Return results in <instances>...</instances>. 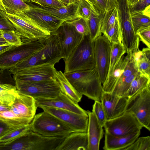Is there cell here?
I'll return each instance as SVG.
<instances>
[{
    "instance_id": "6da1fadb",
    "label": "cell",
    "mask_w": 150,
    "mask_h": 150,
    "mask_svg": "<svg viewBox=\"0 0 150 150\" xmlns=\"http://www.w3.org/2000/svg\"><path fill=\"white\" fill-rule=\"evenodd\" d=\"M62 59L60 49L55 33L49 35L44 46L33 54L20 62L9 69L11 74H15L27 67L44 64L54 65Z\"/></svg>"
},
{
    "instance_id": "7a4b0ae2",
    "label": "cell",
    "mask_w": 150,
    "mask_h": 150,
    "mask_svg": "<svg viewBox=\"0 0 150 150\" xmlns=\"http://www.w3.org/2000/svg\"><path fill=\"white\" fill-rule=\"evenodd\" d=\"M64 74L80 93L94 101H100L103 91L102 84L95 68Z\"/></svg>"
},
{
    "instance_id": "3957f363",
    "label": "cell",
    "mask_w": 150,
    "mask_h": 150,
    "mask_svg": "<svg viewBox=\"0 0 150 150\" xmlns=\"http://www.w3.org/2000/svg\"><path fill=\"white\" fill-rule=\"evenodd\" d=\"M64 60V74L95 68L93 42L89 34L83 36L78 45Z\"/></svg>"
},
{
    "instance_id": "277c9868",
    "label": "cell",
    "mask_w": 150,
    "mask_h": 150,
    "mask_svg": "<svg viewBox=\"0 0 150 150\" xmlns=\"http://www.w3.org/2000/svg\"><path fill=\"white\" fill-rule=\"evenodd\" d=\"M31 124L32 131L46 137L65 136L74 132L59 119L44 111L35 115Z\"/></svg>"
},
{
    "instance_id": "5b68a950",
    "label": "cell",
    "mask_w": 150,
    "mask_h": 150,
    "mask_svg": "<svg viewBox=\"0 0 150 150\" xmlns=\"http://www.w3.org/2000/svg\"><path fill=\"white\" fill-rule=\"evenodd\" d=\"M22 42L0 54V69H9L42 48L48 36Z\"/></svg>"
},
{
    "instance_id": "8992f818",
    "label": "cell",
    "mask_w": 150,
    "mask_h": 150,
    "mask_svg": "<svg viewBox=\"0 0 150 150\" xmlns=\"http://www.w3.org/2000/svg\"><path fill=\"white\" fill-rule=\"evenodd\" d=\"M14 80L19 92L35 99L55 97L61 91L56 79L37 82L27 81L17 79Z\"/></svg>"
},
{
    "instance_id": "52a82bcc",
    "label": "cell",
    "mask_w": 150,
    "mask_h": 150,
    "mask_svg": "<svg viewBox=\"0 0 150 150\" xmlns=\"http://www.w3.org/2000/svg\"><path fill=\"white\" fill-rule=\"evenodd\" d=\"M128 99L125 111L132 113L145 127L150 130V86Z\"/></svg>"
},
{
    "instance_id": "ba28073f",
    "label": "cell",
    "mask_w": 150,
    "mask_h": 150,
    "mask_svg": "<svg viewBox=\"0 0 150 150\" xmlns=\"http://www.w3.org/2000/svg\"><path fill=\"white\" fill-rule=\"evenodd\" d=\"M4 13L16 30L20 34L22 42L39 39L51 34L37 25L22 12L17 15Z\"/></svg>"
},
{
    "instance_id": "9c48e42d",
    "label": "cell",
    "mask_w": 150,
    "mask_h": 150,
    "mask_svg": "<svg viewBox=\"0 0 150 150\" xmlns=\"http://www.w3.org/2000/svg\"><path fill=\"white\" fill-rule=\"evenodd\" d=\"M103 127L105 132L113 136H120L141 131L143 127L132 113L125 111L118 117L107 120Z\"/></svg>"
},
{
    "instance_id": "30bf717a",
    "label": "cell",
    "mask_w": 150,
    "mask_h": 150,
    "mask_svg": "<svg viewBox=\"0 0 150 150\" xmlns=\"http://www.w3.org/2000/svg\"><path fill=\"white\" fill-rule=\"evenodd\" d=\"M117 0L118 13L120 19L121 42L125 49L129 50L139 45L140 40L132 26L131 14L127 0Z\"/></svg>"
},
{
    "instance_id": "8fae6325",
    "label": "cell",
    "mask_w": 150,
    "mask_h": 150,
    "mask_svg": "<svg viewBox=\"0 0 150 150\" xmlns=\"http://www.w3.org/2000/svg\"><path fill=\"white\" fill-rule=\"evenodd\" d=\"M95 69L102 84L108 75L110 60L111 43L104 35L93 41Z\"/></svg>"
},
{
    "instance_id": "7c38bea8",
    "label": "cell",
    "mask_w": 150,
    "mask_h": 150,
    "mask_svg": "<svg viewBox=\"0 0 150 150\" xmlns=\"http://www.w3.org/2000/svg\"><path fill=\"white\" fill-rule=\"evenodd\" d=\"M60 46L61 56L67 59L78 45L83 36L72 25L64 22L55 32Z\"/></svg>"
},
{
    "instance_id": "4fadbf2b",
    "label": "cell",
    "mask_w": 150,
    "mask_h": 150,
    "mask_svg": "<svg viewBox=\"0 0 150 150\" xmlns=\"http://www.w3.org/2000/svg\"><path fill=\"white\" fill-rule=\"evenodd\" d=\"M40 108L59 119L74 132H87L88 120V115L52 107L42 106Z\"/></svg>"
},
{
    "instance_id": "5bb4252c",
    "label": "cell",
    "mask_w": 150,
    "mask_h": 150,
    "mask_svg": "<svg viewBox=\"0 0 150 150\" xmlns=\"http://www.w3.org/2000/svg\"><path fill=\"white\" fill-rule=\"evenodd\" d=\"M54 65L50 64L33 66L24 69L13 75V79L37 82L56 79Z\"/></svg>"
},
{
    "instance_id": "9a60e30c",
    "label": "cell",
    "mask_w": 150,
    "mask_h": 150,
    "mask_svg": "<svg viewBox=\"0 0 150 150\" xmlns=\"http://www.w3.org/2000/svg\"><path fill=\"white\" fill-rule=\"evenodd\" d=\"M37 107L45 106L70 111L78 114L88 115L87 111L61 91L56 97L35 99Z\"/></svg>"
},
{
    "instance_id": "2e32d148",
    "label": "cell",
    "mask_w": 150,
    "mask_h": 150,
    "mask_svg": "<svg viewBox=\"0 0 150 150\" xmlns=\"http://www.w3.org/2000/svg\"><path fill=\"white\" fill-rule=\"evenodd\" d=\"M22 12L37 25L51 33H55L65 21L63 19L30 6L29 10Z\"/></svg>"
},
{
    "instance_id": "e0dca14e",
    "label": "cell",
    "mask_w": 150,
    "mask_h": 150,
    "mask_svg": "<svg viewBox=\"0 0 150 150\" xmlns=\"http://www.w3.org/2000/svg\"><path fill=\"white\" fill-rule=\"evenodd\" d=\"M127 100L124 96L103 92L100 101L105 110L107 120L123 114L125 111Z\"/></svg>"
},
{
    "instance_id": "ac0fdd59",
    "label": "cell",
    "mask_w": 150,
    "mask_h": 150,
    "mask_svg": "<svg viewBox=\"0 0 150 150\" xmlns=\"http://www.w3.org/2000/svg\"><path fill=\"white\" fill-rule=\"evenodd\" d=\"M37 108L33 98L18 92L10 110L19 117L33 120Z\"/></svg>"
},
{
    "instance_id": "d6986e66",
    "label": "cell",
    "mask_w": 150,
    "mask_h": 150,
    "mask_svg": "<svg viewBox=\"0 0 150 150\" xmlns=\"http://www.w3.org/2000/svg\"><path fill=\"white\" fill-rule=\"evenodd\" d=\"M28 3L30 6L63 19L65 21H73L80 17L78 11V2L56 7H44L34 3L32 4L31 2Z\"/></svg>"
},
{
    "instance_id": "ffe728a7",
    "label": "cell",
    "mask_w": 150,
    "mask_h": 150,
    "mask_svg": "<svg viewBox=\"0 0 150 150\" xmlns=\"http://www.w3.org/2000/svg\"><path fill=\"white\" fill-rule=\"evenodd\" d=\"M87 111L88 118L87 131V150H98L104 134L103 127L92 112Z\"/></svg>"
},
{
    "instance_id": "44dd1931",
    "label": "cell",
    "mask_w": 150,
    "mask_h": 150,
    "mask_svg": "<svg viewBox=\"0 0 150 150\" xmlns=\"http://www.w3.org/2000/svg\"><path fill=\"white\" fill-rule=\"evenodd\" d=\"M141 131L129 134L115 136L106 132L103 149L105 150H123L132 144L139 137Z\"/></svg>"
},
{
    "instance_id": "7402d4cb",
    "label": "cell",
    "mask_w": 150,
    "mask_h": 150,
    "mask_svg": "<svg viewBox=\"0 0 150 150\" xmlns=\"http://www.w3.org/2000/svg\"><path fill=\"white\" fill-rule=\"evenodd\" d=\"M87 132H74L66 136L56 150H87Z\"/></svg>"
},
{
    "instance_id": "603a6c76",
    "label": "cell",
    "mask_w": 150,
    "mask_h": 150,
    "mask_svg": "<svg viewBox=\"0 0 150 150\" xmlns=\"http://www.w3.org/2000/svg\"><path fill=\"white\" fill-rule=\"evenodd\" d=\"M130 52L123 55L115 66L112 73L102 84L103 92L111 93L129 61Z\"/></svg>"
},
{
    "instance_id": "cb8c5ba5",
    "label": "cell",
    "mask_w": 150,
    "mask_h": 150,
    "mask_svg": "<svg viewBox=\"0 0 150 150\" xmlns=\"http://www.w3.org/2000/svg\"><path fill=\"white\" fill-rule=\"evenodd\" d=\"M56 78L62 93L76 103L81 101L83 95L74 87L64 73L60 70L57 71Z\"/></svg>"
},
{
    "instance_id": "d4e9b609",
    "label": "cell",
    "mask_w": 150,
    "mask_h": 150,
    "mask_svg": "<svg viewBox=\"0 0 150 150\" xmlns=\"http://www.w3.org/2000/svg\"><path fill=\"white\" fill-rule=\"evenodd\" d=\"M150 76L139 71L123 96L129 99L138 91L150 86Z\"/></svg>"
},
{
    "instance_id": "484cf974",
    "label": "cell",
    "mask_w": 150,
    "mask_h": 150,
    "mask_svg": "<svg viewBox=\"0 0 150 150\" xmlns=\"http://www.w3.org/2000/svg\"><path fill=\"white\" fill-rule=\"evenodd\" d=\"M104 15L98 11H94L87 20L89 35L93 42L97 38L102 35L101 27Z\"/></svg>"
},
{
    "instance_id": "4316f807",
    "label": "cell",
    "mask_w": 150,
    "mask_h": 150,
    "mask_svg": "<svg viewBox=\"0 0 150 150\" xmlns=\"http://www.w3.org/2000/svg\"><path fill=\"white\" fill-rule=\"evenodd\" d=\"M18 93L15 85L0 84V103L11 106Z\"/></svg>"
},
{
    "instance_id": "83f0119b",
    "label": "cell",
    "mask_w": 150,
    "mask_h": 150,
    "mask_svg": "<svg viewBox=\"0 0 150 150\" xmlns=\"http://www.w3.org/2000/svg\"><path fill=\"white\" fill-rule=\"evenodd\" d=\"M125 53V49L122 43H111L110 65L107 77L112 73L115 66Z\"/></svg>"
},
{
    "instance_id": "f1b7e54d",
    "label": "cell",
    "mask_w": 150,
    "mask_h": 150,
    "mask_svg": "<svg viewBox=\"0 0 150 150\" xmlns=\"http://www.w3.org/2000/svg\"><path fill=\"white\" fill-rule=\"evenodd\" d=\"M6 12L17 15L30 9L29 5L23 0H2Z\"/></svg>"
},
{
    "instance_id": "f546056e",
    "label": "cell",
    "mask_w": 150,
    "mask_h": 150,
    "mask_svg": "<svg viewBox=\"0 0 150 150\" xmlns=\"http://www.w3.org/2000/svg\"><path fill=\"white\" fill-rule=\"evenodd\" d=\"M0 120L11 125L23 126L31 123V119L19 117L10 110L0 112Z\"/></svg>"
},
{
    "instance_id": "4dcf8cb0",
    "label": "cell",
    "mask_w": 150,
    "mask_h": 150,
    "mask_svg": "<svg viewBox=\"0 0 150 150\" xmlns=\"http://www.w3.org/2000/svg\"><path fill=\"white\" fill-rule=\"evenodd\" d=\"M121 32L120 19L118 13V16L114 24L103 35L106 36L111 43H122Z\"/></svg>"
},
{
    "instance_id": "1f68e13d",
    "label": "cell",
    "mask_w": 150,
    "mask_h": 150,
    "mask_svg": "<svg viewBox=\"0 0 150 150\" xmlns=\"http://www.w3.org/2000/svg\"><path fill=\"white\" fill-rule=\"evenodd\" d=\"M138 71L123 78H120L111 93L123 96L137 73Z\"/></svg>"
},
{
    "instance_id": "d6a6232c",
    "label": "cell",
    "mask_w": 150,
    "mask_h": 150,
    "mask_svg": "<svg viewBox=\"0 0 150 150\" xmlns=\"http://www.w3.org/2000/svg\"><path fill=\"white\" fill-rule=\"evenodd\" d=\"M141 51L142 56L138 62L136 69L138 71L150 76V48H144Z\"/></svg>"
},
{
    "instance_id": "836d02e7",
    "label": "cell",
    "mask_w": 150,
    "mask_h": 150,
    "mask_svg": "<svg viewBox=\"0 0 150 150\" xmlns=\"http://www.w3.org/2000/svg\"><path fill=\"white\" fill-rule=\"evenodd\" d=\"M118 16V5L114 8L106 11L104 14L101 27L102 33L108 31L114 23Z\"/></svg>"
},
{
    "instance_id": "e575fe53",
    "label": "cell",
    "mask_w": 150,
    "mask_h": 150,
    "mask_svg": "<svg viewBox=\"0 0 150 150\" xmlns=\"http://www.w3.org/2000/svg\"><path fill=\"white\" fill-rule=\"evenodd\" d=\"M31 130V123L13 129L0 137V143L8 142Z\"/></svg>"
},
{
    "instance_id": "d590c367",
    "label": "cell",
    "mask_w": 150,
    "mask_h": 150,
    "mask_svg": "<svg viewBox=\"0 0 150 150\" xmlns=\"http://www.w3.org/2000/svg\"><path fill=\"white\" fill-rule=\"evenodd\" d=\"M132 24L135 33L140 28L150 26V18L139 12L131 15Z\"/></svg>"
},
{
    "instance_id": "8d00e7d4",
    "label": "cell",
    "mask_w": 150,
    "mask_h": 150,
    "mask_svg": "<svg viewBox=\"0 0 150 150\" xmlns=\"http://www.w3.org/2000/svg\"><path fill=\"white\" fill-rule=\"evenodd\" d=\"M98 11L93 5L86 0H79L78 2V11L80 17L86 20L93 11Z\"/></svg>"
},
{
    "instance_id": "74e56055",
    "label": "cell",
    "mask_w": 150,
    "mask_h": 150,
    "mask_svg": "<svg viewBox=\"0 0 150 150\" xmlns=\"http://www.w3.org/2000/svg\"><path fill=\"white\" fill-rule=\"evenodd\" d=\"M123 150H150V137H138L132 144Z\"/></svg>"
},
{
    "instance_id": "f35d334b",
    "label": "cell",
    "mask_w": 150,
    "mask_h": 150,
    "mask_svg": "<svg viewBox=\"0 0 150 150\" xmlns=\"http://www.w3.org/2000/svg\"><path fill=\"white\" fill-rule=\"evenodd\" d=\"M73 25L76 31L83 36L89 34V30L87 20L79 17L71 21H65Z\"/></svg>"
},
{
    "instance_id": "ab89813d",
    "label": "cell",
    "mask_w": 150,
    "mask_h": 150,
    "mask_svg": "<svg viewBox=\"0 0 150 150\" xmlns=\"http://www.w3.org/2000/svg\"><path fill=\"white\" fill-rule=\"evenodd\" d=\"M92 112L103 127L107 119L105 110L100 101H95L93 106Z\"/></svg>"
},
{
    "instance_id": "60d3db41",
    "label": "cell",
    "mask_w": 150,
    "mask_h": 150,
    "mask_svg": "<svg viewBox=\"0 0 150 150\" xmlns=\"http://www.w3.org/2000/svg\"><path fill=\"white\" fill-rule=\"evenodd\" d=\"M2 34L4 38L8 44L17 46L22 43L20 34L16 30L2 31Z\"/></svg>"
},
{
    "instance_id": "b9f144b4",
    "label": "cell",
    "mask_w": 150,
    "mask_h": 150,
    "mask_svg": "<svg viewBox=\"0 0 150 150\" xmlns=\"http://www.w3.org/2000/svg\"><path fill=\"white\" fill-rule=\"evenodd\" d=\"M139 40L147 47L150 48V26L142 27L136 33Z\"/></svg>"
},
{
    "instance_id": "7bdbcfd3",
    "label": "cell",
    "mask_w": 150,
    "mask_h": 150,
    "mask_svg": "<svg viewBox=\"0 0 150 150\" xmlns=\"http://www.w3.org/2000/svg\"><path fill=\"white\" fill-rule=\"evenodd\" d=\"M150 0H139L129 7L131 15L141 12L150 5Z\"/></svg>"
},
{
    "instance_id": "ee69618b",
    "label": "cell",
    "mask_w": 150,
    "mask_h": 150,
    "mask_svg": "<svg viewBox=\"0 0 150 150\" xmlns=\"http://www.w3.org/2000/svg\"><path fill=\"white\" fill-rule=\"evenodd\" d=\"M0 30H15L13 25L6 16L4 12L0 10Z\"/></svg>"
},
{
    "instance_id": "f6af8a7d",
    "label": "cell",
    "mask_w": 150,
    "mask_h": 150,
    "mask_svg": "<svg viewBox=\"0 0 150 150\" xmlns=\"http://www.w3.org/2000/svg\"><path fill=\"white\" fill-rule=\"evenodd\" d=\"M31 2L44 7H56L65 6L59 0H30Z\"/></svg>"
},
{
    "instance_id": "bcb514c9",
    "label": "cell",
    "mask_w": 150,
    "mask_h": 150,
    "mask_svg": "<svg viewBox=\"0 0 150 150\" xmlns=\"http://www.w3.org/2000/svg\"><path fill=\"white\" fill-rule=\"evenodd\" d=\"M22 126H23L11 125L0 120V137L12 130Z\"/></svg>"
},
{
    "instance_id": "7dc6e473",
    "label": "cell",
    "mask_w": 150,
    "mask_h": 150,
    "mask_svg": "<svg viewBox=\"0 0 150 150\" xmlns=\"http://www.w3.org/2000/svg\"><path fill=\"white\" fill-rule=\"evenodd\" d=\"M99 8L100 13L104 15L106 11L107 0H96Z\"/></svg>"
},
{
    "instance_id": "c3c4849f",
    "label": "cell",
    "mask_w": 150,
    "mask_h": 150,
    "mask_svg": "<svg viewBox=\"0 0 150 150\" xmlns=\"http://www.w3.org/2000/svg\"><path fill=\"white\" fill-rule=\"evenodd\" d=\"M118 5L117 0H107L106 11L114 8Z\"/></svg>"
},
{
    "instance_id": "681fc988",
    "label": "cell",
    "mask_w": 150,
    "mask_h": 150,
    "mask_svg": "<svg viewBox=\"0 0 150 150\" xmlns=\"http://www.w3.org/2000/svg\"><path fill=\"white\" fill-rule=\"evenodd\" d=\"M1 69V73L0 74V84H10L14 85L12 83V80L7 79L6 77H3V73L5 69Z\"/></svg>"
},
{
    "instance_id": "f907efd6",
    "label": "cell",
    "mask_w": 150,
    "mask_h": 150,
    "mask_svg": "<svg viewBox=\"0 0 150 150\" xmlns=\"http://www.w3.org/2000/svg\"><path fill=\"white\" fill-rule=\"evenodd\" d=\"M15 46L8 43L0 45V54Z\"/></svg>"
},
{
    "instance_id": "816d5d0a",
    "label": "cell",
    "mask_w": 150,
    "mask_h": 150,
    "mask_svg": "<svg viewBox=\"0 0 150 150\" xmlns=\"http://www.w3.org/2000/svg\"><path fill=\"white\" fill-rule=\"evenodd\" d=\"M11 106L0 103V112L10 110Z\"/></svg>"
},
{
    "instance_id": "f5cc1de1",
    "label": "cell",
    "mask_w": 150,
    "mask_h": 150,
    "mask_svg": "<svg viewBox=\"0 0 150 150\" xmlns=\"http://www.w3.org/2000/svg\"><path fill=\"white\" fill-rule=\"evenodd\" d=\"M65 5L76 3L79 2V0H59Z\"/></svg>"
},
{
    "instance_id": "db71d44e",
    "label": "cell",
    "mask_w": 150,
    "mask_h": 150,
    "mask_svg": "<svg viewBox=\"0 0 150 150\" xmlns=\"http://www.w3.org/2000/svg\"><path fill=\"white\" fill-rule=\"evenodd\" d=\"M94 6L96 9L100 12L98 4L96 0H86Z\"/></svg>"
},
{
    "instance_id": "11a10c76",
    "label": "cell",
    "mask_w": 150,
    "mask_h": 150,
    "mask_svg": "<svg viewBox=\"0 0 150 150\" xmlns=\"http://www.w3.org/2000/svg\"><path fill=\"white\" fill-rule=\"evenodd\" d=\"M150 5L147 7L142 12L143 14L150 17Z\"/></svg>"
},
{
    "instance_id": "9f6ffc18",
    "label": "cell",
    "mask_w": 150,
    "mask_h": 150,
    "mask_svg": "<svg viewBox=\"0 0 150 150\" xmlns=\"http://www.w3.org/2000/svg\"><path fill=\"white\" fill-rule=\"evenodd\" d=\"M2 31L0 30V45L8 43L2 36Z\"/></svg>"
},
{
    "instance_id": "6f0895ef",
    "label": "cell",
    "mask_w": 150,
    "mask_h": 150,
    "mask_svg": "<svg viewBox=\"0 0 150 150\" xmlns=\"http://www.w3.org/2000/svg\"><path fill=\"white\" fill-rule=\"evenodd\" d=\"M139 0H127V4L129 7L135 3Z\"/></svg>"
},
{
    "instance_id": "680465c9",
    "label": "cell",
    "mask_w": 150,
    "mask_h": 150,
    "mask_svg": "<svg viewBox=\"0 0 150 150\" xmlns=\"http://www.w3.org/2000/svg\"><path fill=\"white\" fill-rule=\"evenodd\" d=\"M0 10L5 12H6V10L3 4L2 0H0Z\"/></svg>"
},
{
    "instance_id": "91938a15",
    "label": "cell",
    "mask_w": 150,
    "mask_h": 150,
    "mask_svg": "<svg viewBox=\"0 0 150 150\" xmlns=\"http://www.w3.org/2000/svg\"><path fill=\"white\" fill-rule=\"evenodd\" d=\"M23 0L25 2H31L30 0Z\"/></svg>"
},
{
    "instance_id": "94428289",
    "label": "cell",
    "mask_w": 150,
    "mask_h": 150,
    "mask_svg": "<svg viewBox=\"0 0 150 150\" xmlns=\"http://www.w3.org/2000/svg\"></svg>"
}]
</instances>
